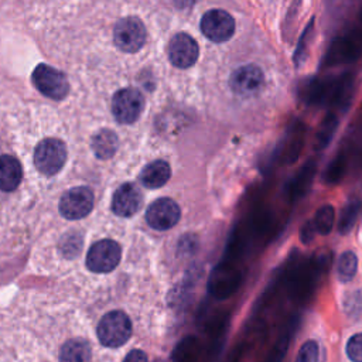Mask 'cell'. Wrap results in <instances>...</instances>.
<instances>
[{
    "mask_svg": "<svg viewBox=\"0 0 362 362\" xmlns=\"http://www.w3.org/2000/svg\"><path fill=\"white\" fill-rule=\"evenodd\" d=\"M98 338L102 345L119 348L127 342L132 335V322L122 311H110L102 317L98 325Z\"/></svg>",
    "mask_w": 362,
    "mask_h": 362,
    "instance_id": "obj_1",
    "label": "cell"
},
{
    "mask_svg": "<svg viewBox=\"0 0 362 362\" xmlns=\"http://www.w3.org/2000/svg\"><path fill=\"white\" fill-rule=\"evenodd\" d=\"M66 161V146L62 140L48 137L41 140L34 150L35 168L44 175H55Z\"/></svg>",
    "mask_w": 362,
    "mask_h": 362,
    "instance_id": "obj_2",
    "label": "cell"
},
{
    "mask_svg": "<svg viewBox=\"0 0 362 362\" xmlns=\"http://www.w3.org/2000/svg\"><path fill=\"white\" fill-rule=\"evenodd\" d=\"M33 83L44 96L54 100L64 99L69 92V82L64 72L51 65L40 64L33 71Z\"/></svg>",
    "mask_w": 362,
    "mask_h": 362,
    "instance_id": "obj_3",
    "label": "cell"
},
{
    "mask_svg": "<svg viewBox=\"0 0 362 362\" xmlns=\"http://www.w3.org/2000/svg\"><path fill=\"white\" fill-rule=\"evenodd\" d=\"M113 38L119 49L124 52H137L146 42L147 31L140 18L123 17L115 25Z\"/></svg>",
    "mask_w": 362,
    "mask_h": 362,
    "instance_id": "obj_4",
    "label": "cell"
},
{
    "mask_svg": "<svg viewBox=\"0 0 362 362\" xmlns=\"http://www.w3.org/2000/svg\"><path fill=\"white\" fill-rule=\"evenodd\" d=\"M144 106V98L136 88L119 89L112 99V113L115 119L122 124L134 123Z\"/></svg>",
    "mask_w": 362,
    "mask_h": 362,
    "instance_id": "obj_5",
    "label": "cell"
},
{
    "mask_svg": "<svg viewBox=\"0 0 362 362\" xmlns=\"http://www.w3.org/2000/svg\"><path fill=\"white\" fill-rule=\"evenodd\" d=\"M120 257L122 250L119 243L112 239H102L88 250L86 267L93 273H107L119 264Z\"/></svg>",
    "mask_w": 362,
    "mask_h": 362,
    "instance_id": "obj_6",
    "label": "cell"
},
{
    "mask_svg": "<svg viewBox=\"0 0 362 362\" xmlns=\"http://www.w3.org/2000/svg\"><path fill=\"white\" fill-rule=\"evenodd\" d=\"M199 27L208 40L223 42L235 34V18L225 10L212 8L202 16Z\"/></svg>",
    "mask_w": 362,
    "mask_h": 362,
    "instance_id": "obj_7",
    "label": "cell"
},
{
    "mask_svg": "<svg viewBox=\"0 0 362 362\" xmlns=\"http://www.w3.org/2000/svg\"><path fill=\"white\" fill-rule=\"evenodd\" d=\"M93 208V192L88 187H74L59 199V212L66 219L85 218Z\"/></svg>",
    "mask_w": 362,
    "mask_h": 362,
    "instance_id": "obj_8",
    "label": "cell"
},
{
    "mask_svg": "<svg viewBox=\"0 0 362 362\" xmlns=\"http://www.w3.org/2000/svg\"><path fill=\"white\" fill-rule=\"evenodd\" d=\"M229 85L230 89L239 96H255L264 85V74L257 65L247 64L232 72Z\"/></svg>",
    "mask_w": 362,
    "mask_h": 362,
    "instance_id": "obj_9",
    "label": "cell"
},
{
    "mask_svg": "<svg viewBox=\"0 0 362 362\" xmlns=\"http://www.w3.org/2000/svg\"><path fill=\"white\" fill-rule=\"evenodd\" d=\"M181 216L178 204L171 198H158L146 211L147 223L157 230H167L173 228Z\"/></svg>",
    "mask_w": 362,
    "mask_h": 362,
    "instance_id": "obj_10",
    "label": "cell"
},
{
    "mask_svg": "<svg viewBox=\"0 0 362 362\" xmlns=\"http://www.w3.org/2000/svg\"><path fill=\"white\" fill-rule=\"evenodd\" d=\"M199 57L197 41L187 33L175 34L168 44V58L177 68L185 69L192 66Z\"/></svg>",
    "mask_w": 362,
    "mask_h": 362,
    "instance_id": "obj_11",
    "label": "cell"
},
{
    "mask_svg": "<svg viewBox=\"0 0 362 362\" xmlns=\"http://www.w3.org/2000/svg\"><path fill=\"white\" fill-rule=\"evenodd\" d=\"M141 202H143V198H141L140 189L134 184L126 182V184H122L115 191L112 198V211L117 216L129 218L140 209Z\"/></svg>",
    "mask_w": 362,
    "mask_h": 362,
    "instance_id": "obj_12",
    "label": "cell"
},
{
    "mask_svg": "<svg viewBox=\"0 0 362 362\" xmlns=\"http://www.w3.org/2000/svg\"><path fill=\"white\" fill-rule=\"evenodd\" d=\"M23 180V168L20 161L10 156H0V189L6 192H11L17 189Z\"/></svg>",
    "mask_w": 362,
    "mask_h": 362,
    "instance_id": "obj_13",
    "label": "cell"
},
{
    "mask_svg": "<svg viewBox=\"0 0 362 362\" xmlns=\"http://www.w3.org/2000/svg\"><path fill=\"white\" fill-rule=\"evenodd\" d=\"M171 177L170 164L164 160H154L148 163L140 173V181L144 187L156 189L163 187Z\"/></svg>",
    "mask_w": 362,
    "mask_h": 362,
    "instance_id": "obj_14",
    "label": "cell"
},
{
    "mask_svg": "<svg viewBox=\"0 0 362 362\" xmlns=\"http://www.w3.org/2000/svg\"><path fill=\"white\" fill-rule=\"evenodd\" d=\"M90 146L98 158L107 160L115 156V153L119 147V140H117V136L115 132H112L109 129H102L100 132L93 134Z\"/></svg>",
    "mask_w": 362,
    "mask_h": 362,
    "instance_id": "obj_15",
    "label": "cell"
},
{
    "mask_svg": "<svg viewBox=\"0 0 362 362\" xmlns=\"http://www.w3.org/2000/svg\"><path fill=\"white\" fill-rule=\"evenodd\" d=\"M90 346L82 338L66 341L59 352V362H90Z\"/></svg>",
    "mask_w": 362,
    "mask_h": 362,
    "instance_id": "obj_16",
    "label": "cell"
},
{
    "mask_svg": "<svg viewBox=\"0 0 362 362\" xmlns=\"http://www.w3.org/2000/svg\"><path fill=\"white\" fill-rule=\"evenodd\" d=\"M358 270V257L352 250H345L341 253L337 263V276L341 283L351 281Z\"/></svg>",
    "mask_w": 362,
    "mask_h": 362,
    "instance_id": "obj_17",
    "label": "cell"
},
{
    "mask_svg": "<svg viewBox=\"0 0 362 362\" xmlns=\"http://www.w3.org/2000/svg\"><path fill=\"white\" fill-rule=\"evenodd\" d=\"M334 222H335V209L332 205L320 206L313 219L315 232L320 235H328L332 230Z\"/></svg>",
    "mask_w": 362,
    "mask_h": 362,
    "instance_id": "obj_18",
    "label": "cell"
},
{
    "mask_svg": "<svg viewBox=\"0 0 362 362\" xmlns=\"http://www.w3.org/2000/svg\"><path fill=\"white\" fill-rule=\"evenodd\" d=\"M338 126V119L335 115H327L324 117V120L321 122L317 134H315V148L317 150H322L324 147H327V144L331 141L335 130Z\"/></svg>",
    "mask_w": 362,
    "mask_h": 362,
    "instance_id": "obj_19",
    "label": "cell"
},
{
    "mask_svg": "<svg viewBox=\"0 0 362 362\" xmlns=\"http://www.w3.org/2000/svg\"><path fill=\"white\" fill-rule=\"evenodd\" d=\"M358 212H359V204L358 202H349L342 209V212L339 215V222H338V230L341 233L345 235L352 229V226H354V223L358 218Z\"/></svg>",
    "mask_w": 362,
    "mask_h": 362,
    "instance_id": "obj_20",
    "label": "cell"
},
{
    "mask_svg": "<svg viewBox=\"0 0 362 362\" xmlns=\"http://www.w3.org/2000/svg\"><path fill=\"white\" fill-rule=\"evenodd\" d=\"M318 356H320V348L317 341L308 339L300 346L294 362H318Z\"/></svg>",
    "mask_w": 362,
    "mask_h": 362,
    "instance_id": "obj_21",
    "label": "cell"
},
{
    "mask_svg": "<svg viewBox=\"0 0 362 362\" xmlns=\"http://www.w3.org/2000/svg\"><path fill=\"white\" fill-rule=\"evenodd\" d=\"M345 352L352 362H362V332L349 337L345 346Z\"/></svg>",
    "mask_w": 362,
    "mask_h": 362,
    "instance_id": "obj_22",
    "label": "cell"
},
{
    "mask_svg": "<svg viewBox=\"0 0 362 362\" xmlns=\"http://www.w3.org/2000/svg\"><path fill=\"white\" fill-rule=\"evenodd\" d=\"M314 233H315V228L313 225V222H305L301 228V232H300V238L303 240V243H310L314 238Z\"/></svg>",
    "mask_w": 362,
    "mask_h": 362,
    "instance_id": "obj_23",
    "label": "cell"
},
{
    "mask_svg": "<svg viewBox=\"0 0 362 362\" xmlns=\"http://www.w3.org/2000/svg\"><path fill=\"white\" fill-rule=\"evenodd\" d=\"M123 362H148V361H147V356H146V354L143 351L133 349V351H130L126 355Z\"/></svg>",
    "mask_w": 362,
    "mask_h": 362,
    "instance_id": "obj_24",
    "label": "cell"
}]
</instances>
